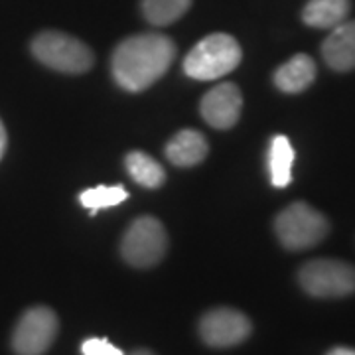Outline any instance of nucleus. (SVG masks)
Listing matches in <instances>:
<instances>
[{
  "label": "nucleus",
  "instance_id": "8",
  "mask_svg": "<svg viewBox=\"0 0 355 355\" xmlns=\"http://www.w3.org/2000/svg\"><path fill=\"white\" fill-rule=\"evenodd\" d=\"M251 320L233 308L209 310L200 322V336L211 347H233L251 336Z\"/></svg>",
  "mask_w": 355,
  "mask_h": 355
},
{
  "label": "nucleus",
  "instance_id": "1",
  "mask_svg": "<svg viewBox=\"0 0 355 355\" xmlns=\"http://www.w3.org/2000/svg\"><path fill=\"white\" fill-rule=\"evenodd\" d=\"M176 58L174 42L162 34H137L116 46L111 60L114 81L127 91H142L168 71Z\"/></svg>",
  "mask_w": 355,
  "mask_h": 355
},
{
  "label": "nucleus",
  "instance_id": "9",
  "mask_svg": "<svg viewBox=\"0 0 355 355\" xmlns=\"http://www.w3.org/2000/svg\"><path fill=\"white\" fill-rule=\"evenodd\" d=\"M243 109L241 91L233 83H219L202 99V116L209 127L225 130L237 121Z\"/></svg>",
  "mask_w": 355,
  "mask_h": 355
},
{
  "label": "nucleus",
  "instance_id": "3",
  "mask_svg": "<svg viewBox=\"0 0 355 355\" xmlns=\"http://www.w3.org/2000/svg\"><path fill=\"white\" fill-rule=\"evenodd\" d=\"M275 231L280 243L291 251L316 247L328 235V219L304 202H296L282 209L275 219Z\"/></svg>",
  "mask_w": 355,
  "mask_h": 355
},
{
  "label": "nucleus",
  "instance_id": "2",
  "mask_svg": "<svg viewBox=\"0 0 355 355\" xmlns=\"http://www.w3.org/2000/svg\"><path fill=\"white\" fill-rule=\"evenodd\" d=\"M243 51L229 34H211L196 44L184 60L186 76L198 81H214L231 73L241 64Z\"/></svg>",
  "mask_w": 355,
  "mask_h": 355
},
{
  "label": "nucleus",
  "instance_id": "10",
  "mask_svg": "<svg viewBox=\"0 0 355 355\" xmlns=\"http://www.w3.org/2000/svg\"><path fill=\"white\" fill-rule=\"evenodd\" d=\"M322 55L336 71L355 69V20H343L331 28V34L322 44Z\"/></svg>",
  "mask_w": 355,
  "mask_h": 355
},
{
  "label": "nucleus",
  "instance_id": "20",
  "mask_svg": "<svg viewBox=\"0 0 355 355\" xmlns=\"http://www.w3.org/2000/svg\"><path fill=\"white\" fill-rule=\"evenodd\" d=\"M328 355H355V349H352V347H334L328 352Z\"/></svg>",
  "mask_w": 355,
  "mask_h": 355
},
{
  "label": "nucleus",
  "instance_id": "6",
  "mask_svg": "<svg viewBox=\"0 0 355 355\" xmlns=\"http://www.w3.org/2000/svg\"><path fill=\"white\" fill-rule=\"evenodd\" d=\"M300 286L316 298H342L355 292V266L336 259H316L298 272Z\"/></svg>",
  "mask_w": 355,
  "mask_h": 355
},
{
  "label": "nucleus",
  "instance_id": "4",
  "mask_svg": "<svg viewBox=\"0 0 355 355\" xmlns=\"http://www.w3.org/2000/svg\"><path fill=\"white\" fill-rule=\"evenodd\" d=\"M32 53L44 65L64 73H83L93 65V51L64 32H42L32 42Z\"/></svg>",
  "mask_w": 355,
  "mask_h": 355
},
{
  "label": "nucleus",
  "instance_id": "5",
  "mask_svg": "<svg viewBox=\"0 0 355 355\" xmlns=\"http://www.w3.org/2000/svg\"><path fill=\"white\" fill-rule=\"evenodd\" d=\"M168 249V235L164 225L156 217L144 216L130 223L127 229L121 253L128 265L137 268H148L164 259Z\"/></svg>",
  "mask_w": 355,
  "mask_h": 355
},
{
  "label": "nucleus",
  "instance_id": "13",
  "mask_svg": "<svg viewBox=\"0 0 355 355\" xmlns=\"http://www.w3.org/2000/svg\"><path fill=\"white\" fill-rule=\"evenodd\" d=\"M349 8V0H308L302 20L312 28H336L347 18Z\"/></svg>",
  "mask_w": 355,
  "mask_h": 355
},
{
  "label": "nucleus",
  "instance_id": "17",
  "mask_svg": "<svg viewBox=\"0 0 355 355\" xmlns=\"http://www.w3.org/2000/svg\"><path fill=\"white\" fill-rule=\"evenodd\" d=\"M128 198L127 190L123 186H97V188H89V190L79 193V202L83 203L89 214L95 216L97 209H105V207H113L123 203Z\"/></svg>",
  "mask_w": 355,
  "mask_h": 355
},
{
  "label": "nucleus",
  "instance_id": "11",
  "mask_svg": "<svg viewBox=\"0 0 355 355\" xmlns=\"http://www.w3.org/2000/svg\"><path fill=\"white\" fill-rule=\"evenodd\" d=\"M314 79H316V62L306 53H298L277 69L275 85L284 93H300L310 87Z\"/></svg>",
  "mask_w": 355,
  "mask_h": 355
},
{
  "label": "nucleus",
  "instance_id": "19",
  "mask_svg": "<svg viewBox=\"0 0 355 355\" xmlns=\"http://www.w3.org/2000/svg\"><path fill=\"white\" fill-rule=\"evenodd\" d=\"M6 142H8V137H6V128L2 125V121H0V158L4 156L6 153Z\"/></svg>",
  "mask_w": 355,
  "mask_h": 355
},
{
  "label": "nucleus",
  "instance_id": "12",
  "mask_svg": "<svg viewBox=\"0 0 355 355\" xmlns=\"http://www.w3.org/2000/svg\"><path fill=\"white\" fill-rule=\"evenodd\" d=\"M207 140L202 132L184 128L166 144V156L176 166H196L207 156Z\"/></svg>",
  "mask_w": 355,
  "mask_h": 355
},
{
  "label": "nucleus",
  "instance_id": "7",
  "mask_svg": "<svg viewBox=\"0 0 355 355\" xmlns=\"http://www.w3.org/2000/svg\"><path fill=\"white\" fill-rule=\"evenodd\" d=\"M58 316L48 306H34L18 320L12 334L16 355H44L58 336Z\"/></svg>",
  "mask_w": 355,
  "mask_h": 355
},
{
  "label": "nucleus",
  "instance_id": "18",
  "mask_svg": "<svg viewBox=\"0 0 355 355\" xmlns=\"http://www.w3.org/2000/svg\"><path fill=\"white\" fill-rule=\"evenodd\" d=\"M83 355H125L116 345L103 340V338H89L81 343Z\"/></svg>",
  "mask_w": 355,
  "mask_h": 355
},
{
  "label": "nucleus",
  "instance_id": "21",
  "mask_svg": "<svg viewBox=\"0 0 355 355\" xmlns=\"http://www.w3.org/2000/svg\"><path fill=\"white\" fill-rule=\"evenodd\" d=\"M130 355H154L153 352H148V349H137V352H132Z\"/></svg>",
  "mask_w": 355,
  "mask_h": 355
},
{
  "label": "nucleus",
  "instance_id": "16",
  "mask_svg": "<svg viewBox=\"0 0 355 355\" xmlns=\"http://www.w3.org/2000/svg\"><path fill=\"white\" fill-rule=\"evenodd\" d=\"M191 0H142V14L154 26H168L188 12Z\"/></svg>",
  "mask_w": 355,
  "mask_h": 355
},
{
  "label": "nucleus",
  "instance_id": "14",
  "mask_svg": "<svg viewBox=\"0 0 355 355\" xmlns=\"http://www.w3.org/2000/svg\"><path fill=\"white\" fill-rule=\"evenodd\" d=\"M292 164H294V148L286 137H275L268 148V172L270 182L277 188H286L292 182Z\"/></svg>",
  "mask_w": 355,
  "mask_h": 355
},
{
  "label": "nucleus",
  "instance_id": "15",
  "mask_svg": "<svg viewBox=\"0 0 355 355\" xmlns=\"http://www.w3.org/2000/svg\"><path fill=\"white\" fill-rule=\"evenodd\" d=\"M125 164H127V170L128 174H130V178H132L137 184L144 186V188L154 190V188H160V186L164 184V168L158 164L153 156H148V154L135 150V153L128 154Z\"/></svg>",
  "mask_w": 355,
  "mask_h": 355
}]
</instances>
